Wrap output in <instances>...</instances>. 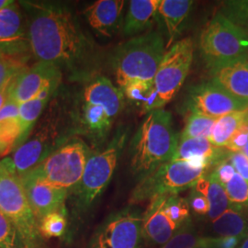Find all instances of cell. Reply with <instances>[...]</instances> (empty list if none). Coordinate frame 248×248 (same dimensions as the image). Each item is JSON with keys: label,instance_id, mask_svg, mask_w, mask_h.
Masks as SVG:
<instances>
[{"label": "cell", "instance_id": "cell-1", "mask_svg": "<svg viewBox=\"0 0 248 248\" xmlns=\"http://www.w3.org/2000/svg\"><path fill=\"white\" fill-rule=\"evenodd\" d=\"M26 18L31 53L38 62L52 63L73 78L95 65L96 45L85 33L71 9L53 1H20Z\"/></svg>", "mask_w": 248, "mask_h": 248}, {"label": "cell", "instance_id": "cell-2", "mask_svg": "<svg viewBox=\"0 0 248 248\" xmlns=\"http://www.w3.org/2000/svg\"><path fill=\"white\" fill-rule=\"evenodd\" d=\"M178 140L170 112L165 109L149 112L131 143L133 174L142 178L172 159Z\"/></svg>", "mask_w": 248, "mask_h": 248}, {"label": "cell", "instance_id": "cell-3", "mask_svg": "<svg viewBox=\"0 0 248 248\" xmlns=\"http://www.w3.org/2000/svg\"><path fill=\"white\" fill-rule=\"evenodd\" d=\"M124 106L122 90L105 77H96L87 84L80 97L74 114L77 129L94 139H102Z\"/></svg>", "mask_w": 248, "mask_h": 248}, {"label": "cell", "instance_id": "cell-4", "mask_svg": "<svg viewBox=\"0 0 248 248\" xmlns=\"http://www.w3.org/2000/svg\"><path fill=\"white\" fill-rule=\"evenodd\" d=\"M167 52L162 35L153 31L117 47L111 65L121 90L135 81H153Z\"/></svg>", "mask_w": 248, "mask_h": 248}, {"label": "cell", "instance_id": "cell-5", "mask_svg": "<svg viewBox=\"0 0 248 248\" xmlns=\"http://www.w3.org/2000/svg\"><path fill=\"white\" fill-rule=\"evenodd\" d=\"M61 121L58 108L52 106L37 130L32 131L26 141L13 151L12 156L1 161L2 168L19 178L35 169L53 151L70 139L62 133Z\"/></svg>", "mask_w": 248, "mask_h": 248}, {"label": "cell", "instance_id": "cell-6", "mask_svg": "<svg viewBox=\"0 0 248 248\" xmlns=\"http://www.w3.org/2000/svg\"><path fill=\"white\" fill-rule=\"evenodd\" d=\"M90 154L81 139L70 138L24 177L70 192L79 184Z\"/></svg>", "mask_w": 248, "mask_h": 248}, {"label": "cell", "instance_id": "cell-7", "mask_svg": "<svg viewBox=\"0 0 248 248\" xmlns=\"http://www.w3.org/2000/svg\"><path fill=\"white\" fill-rule=\"evenodd\" d=\"M200 47L204 61L212 72L248 58V34L220 13L204 27Z\"/></svg>", "mask_w": 248, "mask_h": 248}, {"label": "cell", "instance_id": "cell-8", "mask_svg": "<svg viewBox=\"0 0 248 248\" xmlns=\"http://www.w3.org/2000/svg\"><path fill=\"white\" fill-rule=\"evenodd\" d=\"M208 168L195 162L170 160L142 177L132 194L133 202L152 201L163 196L178 195L193 188Z\"/></svg>", "mask_w": 248, "mask_h": 248}, {"label": "cell", "instance_id": "cell-9", "mask_svg": "<svg viewBox=\"0 0 248 248\" xmlns=\"http://www.w3.org/2000/svg\"><path fill=\"white\" fill-rule=\"evenodd\" d=\"M127 137V131L120 129L103 150L90 154L79 184L73 190L79 206L89 207L106 188L113 176Z\"/></svg>", "mask_w": 248, "mask_h": 248}, {"label": "cell", "instance_id": "cell-10", "mask_svg": "<svg viewBox=\"0 0 248 248\" xmlns=\"http://www.w3.org/2000/svg\"><path fill=\"white\" fill-rule=\"evenodd\" d=\"M0 211L18 229L26 248L41 244L39 221L29 203L20 178L2 168L0 172Z\"/></svg>", "mask_w": 248, "mask_h": 248}, {"label": "cell", "instance_id": "cell-11", "mask_svg": "<svg viewBox=\"0 0 248 248\" xmlns=\"http://www.w3.org/2000/svg\"><path fill=\"white\" fill-rule=\"evenodd\" d=\"M193 61V44L186 38L166 52L154 78L156 93L155 110L163 109L182 87Z\"/></svg>", "mask_w": 248, "mask_h": 248}, {"label": "cell", "instance_id": "cell-12", "mask_svg": "<svg viewBox=\"0 0 248 248\" xmlns=\"http://www.w3.org/2000/svg\"><path fill=\"white\" fill-rule=\"evenodd\" d=\"M143 239L142 214L124 210L98 226L89 248H141Z\"/></svg>", "mask_w": 248, "mask_h": 248}, {"label": "cell", "instance_id": "cell-13", "mask_svg": "<svg viewBox=\"0 0 248 248\" xmlns=\"http://www.w3.org/2000/svg\"><path fill=\"white\" fill-rule=\"evenodd\" d=\"M188 107L193 113L218 119L235 111L248 108V103L232 96L213 80L191 89Z\"/></svg>", "mask_w": 248, "mask_h": 248}, {"label": "cell", "instance_id": "cell-14", "mask_svg": "<svg viewBox=\"0 0 248 248\" xmlns=\"http://www.w3.org/2000/svg\"><path fill=\"white\" fill-rule=\"evenodd\" d=\"M62 78V72L55 65L48 62H36L16 77L9 98L19 105L37 98L45 89H58Z\"/></svg>", "mask_w": 248, "mask_h": 248}, {"label": "cell", "instance_id": "cell-15", "mask_svg": "<svg viewBox=\"0 0 248 248\" xmlns=\"http://www.w3.org/2000/svg\"><path fill=\"white\" fill-rule=\"evenodd\" d=\"M16 2L0 11V53L27 57L31 52L26 18Z\"/></svg>", "mask_w": 248, "mask_h": 248}, {"label": "cell", "instance_id": "cell-16", "mask_svg": "<svg viewBox=\"0 0 248 248\" xmlns=\"http://www.w3.org/2000/svg\"><path fill=\"white\" fill-rule=\"evenodd\" d=\"M20 180L29 203L39 222L49 213H65L64 202L69 193L67 190L50 186L31 177H21Z\"/></svg>", "mask_w": 248, "mask_h": 248}, {"label": "cell", "instance_id": "cell-17", "mask_svg": "<svg viewBox=\"0 0 248 248\" xmlns=\"http://www.w3.org/2000/svg\"><path fill=\"white\" fill-rule=\"evenodd\" d=\"M167 197L163 196L152 200L147 211L142 215L143 238L163 246L172 238L180 227L165 212Z\"/></svg>", "mask_w": 248, "mask_h": 248}, {"label": "cell", "instance_id": "cell-18", "mask_svg": "<svg viewBox=\"0 0 248 248\" xmlns=\"http://www.w3.org/2000/svg\"><path fill=\"white\" fill-rule=\"evenodd\" d=\"M125 3L124 0H98L84 10V15L96 31L110 37L120 27Z\"/></svg>", "mask_w": 248, "mask_h": 248}, {"label": "cell", "instance_id": "cell-19", "mask_svg": "<svg viewBox=\"0 0 248 248\" xmlns=\"http://www.w3.org/2000/svg\"><path fill=\"white\" fill-rule=\"evenodd\" d=\"M224 158L221 148L214 146L207 138L179 139L176 152L171 160L187 161L201 164L206 168Z\"/></svg>", "mask_w": 248, "mask_h": 248}, {"label": "cell", "instance_id": "cell-20", "mask_svg": "<svg viewBox=\"0 0 248 248\" xmlns=\"http://www.w3.org/2000/svg\"><path fill=\"white\" fill-rule=\"evenodd\" d=\"M213 75V82L234 98L248 103V58L223 65Z\"/></svg>", "mask_w": 248, "mask_h": 248}, {"label": "cell", "instance_id": "cell-21", "mask_svg": "<svg viewBox=\"0 0 248 248\" xmlns=\"http://www.w3.org/2000/svg\"><path fill=\"white\" fill-rule=\"evenodd\" d=\"M192 5L193 1L190 0H160L157 13L168 31V49L179 35Z\"/></svg>", "mask_w": 248, "mask_h": 248}, {"label": "cell", "instance_id": "cell-22", "mask_svg": "<svg viewBox=\"0 0 248 248\" xmlns=\"http://www.w3.org/2000/svg\"><path fill=\"white\" fill-rule=\"evenodd\" d=\"M17 102L8 99L0 110V157L9 155L17 147L20 134Z\"/></svg>", "mask_w": 248, "mask_h": 248}, {"label": "cell", "instance_id": "cell-23", "mask_svg": "<svg viewBox=\"0 0 248 248\" xmlns=\"http://www.w3.org/2000/svg\"><path fill=\"white\" fill-rule=\"evenodd\" d=\"M160 0H132L124 20V34L136 35L148 28L157 13Z\"/></svg>", "mask_w": 248, "mask_h": 248}, {"label": "cell", "instance_id": "cell-24", "mask_svg": "<svg viewBox=\"0 0 248 248\" xmlns=\"http://www.w3.org/2000/svg\"><path fill=\"white\" fill-rule=\"evenodd\" d=\"M193 188L207 198L210 204V211L208 213L210 220H216L230 208V202L224 186L217 180L213 172L202 177Z\"/></svg>", "mask_w": 248, "mask_h": 248}, {"label": "cell", "instance_id": "cell-25", "mask_svg": "<svg viewBox=\"0 0 248 248\" xmlns=\"http://www.w3.org/2000/svg\"><path fill=\"white\" fill-rule=\"evenodd\" d=\"M247 212L230 207L220 217L213 221V230L219 237H237L241 241L248 236Z\"/></svg>", "mask_w": 248, "mask_h": 248}, {"label": "cell", "instance_id": "cell-26", "mask_svg": "<svg viewBox=\"0 0 248 248\" xmlns=\"http://www.w3.org/2000/svg\"><path fill=\"white\" fill-rule=\"evenodd\" d=\"M49 100L50 98H35L19 104L18 121L20 134L17 147L29 138L30 134L33 131L34 124L39 121Z\"/></svg>", "mask_w": 248, "mask_h": 248}, {"label": "cell", "instance_id": "cell-27", "mask_svg": "<svg viewBox=\"0 0 248 248\" xmlns=\"http://www.w3.org/2000/svg\"><path fill=\"white\" fill-rule=\"evenodd\" d=\"M248 109L222 116L216 120L210 141L214 146L222 148L227 145L231 137L242 124L246 123Z\"/></svg>", "mask_w": 248, "mask_h": 248}, {"label": "cell", "instance_id": "cell-28", "mask_svg": "<svg viewBox=\"0 0 248 248\" xmlns=\"http://www.w3.org/2000/svg\"><path fill=\"white\" fill-rule=\"evenodd\" d=\"M124 96L130 101L142 107L143 111L155 110L156 93L153 81H135L122 89Z\"/></svg>", "mask_w": 248, "mask_h": 248}, {"label": "cell", "instance_id": "cell-29", "mask_svg": "<svg viewBox=\"0 0 248 248\" xmlns=\"http://www.w3.org/2000/svg\"><path fill=\"white\" fill-rule=\"evenodd\" d=\"M215 118L191 112L186 121V125L179 136V139L187 138H207L210 139L213 126L216 123Z\"/></svg>", "mask_w": 248, "mask_h": 248}, {"label": "cell", "instance_id": "cell-30", "mask_svg": "<svg viewBox=\"0 0 248 248\" xmlns=\"http://www.w3.org/2000/svg\"><path fill=\"white\" fill-rule=\"evenodd\" d=\"M224 189L231 207H234L248 213V182L237 173L224 185Z\"/></svg>", "mask_w": 248, "mask_h": 248}, {"label": "cell", "instance_id": "cell-31", "mask_svg": "<svg viewBox=\"0 0 248 248\" xmlns=\"http://www.w3.org/2000/svg\"><path fill=\"white\" fill-rule=\"evenodd\" d=\"M202 237L199 236L193 224L188 219L162 248H198Z\"/></svg>", "mask_w": 248, "mask_h": 248}, {"label": "cell", "instance_id": "cell-32", "mask_svg": "<svg viewBox=\"0 0 248 248\" xmlns=\"http://www.w3.org/2000/svg\"><path fill=\"white\" fill-rule=\"evenodd\" d=\"M220 14L245 31L248 28V0L223 2Z\"/></svg>", "mask_w": 248, "mask_h": 248}, {"label": "cell", "instance_id": "cell-33", "mask_svg": "<svg viewBox=\"0 0 248 248\" xmlns=\"http://www.w3.org/2000/svg\"><path fill=\"white\" fill-rule=\"evenodd\" d=\"M0 248H26L16 226L0 211Z\"/></svg>", "mask_w": 248, "mask_h": 248}, {"label": "cell", "instance_id": "cell-34", "mask_svg": "<svg viewBox=\"0 0 248 248\" xmlns=\"http://www.w3.org/2000/svg\"><path fill=\"white\" fill-rule=\"evenodd\" d=\"M65 213L54 212L49 213L39 222V229L43 236L47 238L59 237L66 229Z\"/></svg>", "mask_w": 248, "mask_h": 248}, {"label": "cell", "instance_id": "cell-35", "mask_svg": "<svg viewBox=\"0 0 248 248\" xmlns=\"http://www.w3.org/2000/svg\"><path fill=\"white\" fill-rule=\"evenodd\" d=\"M189 205L187 201L178 195L167 197L165 212L169 218L178 226L189 219Z\"/></svg>", "mask_w": 248, "mask_h": 248}, {"label": "cell", "instance_id": "cell-36", "mask_svg": "<svg viewBox=\"0 0 248 248\" xmlns=\"http://www.w3.org/2000/svg\"><path fill=\"white\" fill-rule=\"evenodd\" d=\"M27 59L0 53V86L26 69Z\"/></svg>", "mask_w": 248, "mask_h": 248}, {"label": "cell", "instance_id": "cell-37", "mask_svg": "<svg viewBox=\"0 0 248 248\" xmlns=\"http://www.w3.org/2000/svg\"><path fill=\"white\" fill-rule=\"evenodd\" d=\"M248 142V123H245L232 134L225 148L231 153L242 152Z\"/></svg>", "mask_w": 248, "mask_h": 248}, {"label": "cell", "instance_id": "cell-38", "mask_svg": "<svg viewBox=\"0 0 248 248\" xmlns=\"http://www.w3.org/2000/svg\"><path fill=\"white\" fill-rule=\"evenodd\" d=\"M229 155V154H228ZM228 155L226 157L222 158L221 161L216 163L214 165L215 169L213 170V175L217 178V180L224 186L226 183H228L234 174L236 173L234 168L232 167L230 160L228 159Z\"/></svg>", "mask_w": 248, "mask_h": 248}, {"label": "cell", "instance_id": "cell-39", "mask_svg": "<svg viewBox=\"0 0 248 248\" xmlns=\"http://www.w3.org/2000/svg\"><path fill=\"white\" fill-rule=\"evenodd\" d=\"M187 202L189 205V208L192 209V211L198 214L205 215L208 214L210 211V204L207 198L202 193L198 192L194 188L189 195Z\"/></svg>", "mask_w": 248, "mask_h": 248}, {"label": "cell", "instance_id": "cell-40", "mask_svg": "<svg viewBox=\"0 0 248 248\" xmlns=\"http://www.w3.org/2000/svg\"><path fill=\"white\" fill-rule=\"evenodd\" d=\"M228 159L230 160L235 172L248 182V158L242 153H229Z\"/></svg>", "mask_w": 248, "mask_h": 248}, {"label": "cell", "instance_id": "cell-41", "mask_svg": "<svg viewBox=\"0 0 248 248\" xmlns=\"http://www.w3.org/2000/svg\"><path fill=\"white\" fill-rule=\"evenodd\" d=\"M210 244L213 248H238L241 240L237 237H209Z\"/></svg>", "mask_w": 248, "mask_h": 248}, {"label": "cell", "instance_id": "cell-42", "mask_svg": "<svg viewBox=\"0 0 248 248\" xmlns=\"http://www.w3.org/2000/svg\"><path fill=\"white\" fill-rule=\"evenodd\" d=\"M17 77V76H16ZM16 77L7 80L4 84H2L0 86V110L3 108V106L7 103L8 99L9 98V93H10V89L12 86V83L14 79L16 78Z\"/></svg>", "mask_w": 248, "mask_h": 248}, {"label": "cell", "instance_id": "cell-43", "mask_svg": "<svg viewBox=\"0 0 248 248\" xmlns=\"http://www.w3.org/2000/svg\"><path fill=\"white\" fill-rule=\"evenodd\" d=\"M198 248H213L212 246H211V244H210L209 237H207V238H202V240L200 242V245H199Z\"/></svg>", "mask_w": 248, "mask_h": 248}, {"label": "cell", "instance_id": "cell-44", "mask_svg": "<svg viewBox=\"0 0 248 248\" xmlns=\"http://www.w3.org/2000/svg\"><path fill=\"white\" fill-rule=\"evenodd\" d=\"M13 2H14L13 0H0V11L9 7V5L12 4Z\"/></svg>", "mask_w": 248, "mask_h": 248}, {"label": "cell", "instance_id": "cell-45", "mask_svg": "<svg viewBox=\"0 0 248 248\" xmlns=\"http://www.w3.org/2000/svg\"><path fill=\"white\" fill-rule=\"evenodd\" d=\"M238 248H248V236L245 239V241L242 243V245Z\"/></svg>", "mask_w": 248, "mask_h": 248}, {"label": "cell", "instance_id": "cell-46", "mask_svg": "<svg viewBox=\"0 0 248 248\" xmlns=\"http://www.w3.org/2000/svg\"><path fill=\"white\" fill-rule=\"evenodd\" d=\"M242 153L248 158V143H247V145L245 146V148L242 150Z\"/></svg>", "mask_w": 248, "mask_h": 248}, {"label": "cell", "instance_id": "cell-47", "mask_svg": "<svg viewBox=\"0 0 248 248\" xmlns=\"http://www.w3.org/2000/svg\"><path fill=\"white\" fill-rule=\"evenodd\" d=\"M246 122L248 123V114H247V119H246Z\"/></svg>", "mask_w": 248, "mask_h": 248}, {"label": "cell", "instance_id": "cell-48", "mask_svg": "<svg viewBox=\"0 0 248 248\" xmlns=\"http://www.w3.org/2000/svg\"><path fill=\"white\" fill-rule=\"evenodd\" d=\"M1 170H2V165H1V161H0V172H1Z\"/></svg>", "mask_w": 248, "mask_h": 248}, {"label": "cell", "instance_id": "cell-49", "mask_svg": "<svg viewBox=\"0 0 248 248\" xmlns=\"http://www.w3.org/2000/svg\"><path fill=\"white\" fill-rule=\"evenodd\" d=\"M245 32H246V33H247V34H248V29H247V30H246V31H245Z\"/></svg>", "mask_w": 248, "mask_h": 248}]
</instances>
